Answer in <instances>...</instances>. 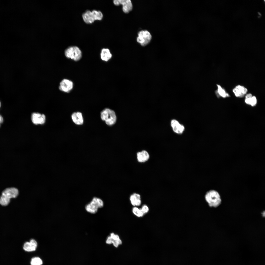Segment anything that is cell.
<instances>
[{"label": "cell", "mask_w": 265, "mask_h": 265, "mask_svg": "<svg viewBox=\"0 0 265 265\" xmlns=\"http://www.w3.org/2000/svg\"><path fill=\"white\" fill-rule=\"evenodd\" d=\"M233 91L236 96L241 98L246 94L248 90L244 86L238 85L233 89Z\"/></svg>", "instance_id": "12"}, {"label": "cell", "mask_w": 265, "mask_h": 265, "mask_svg": "<svg viewBox=\"0 0 265 265\" xmlns=\"http://www.w3.org/2000/svg\"><path fill=\"white\" fill-rule=\"evenodd\" d=\"M19 194L18 189L14 187H8L5 189L2 192L0 197V204L3 206L7 205L12 198H15Z\"/></svg>", "instance_id": "2"}, {"label": "cell", "mask_w": 265, "mask_h": 265, "mask_svg": "<svg viewBox=\"0 0 265 265\" xmlns=\"http://www.w3.org/2000/svg\"><path fill=\"white\" fill-rule=\"evenodd\" d=\"M65 54L67 58L76 61L79 60L82 56L81 51L76 46L69 47L65 50Z\"/></svg>", "instance_id": "5"}, {"label": "cell", "mask_w": 265, "mask_h": 265, "mask_svg": "<svg viewBox=\"0 0 265 265\" xmlns=\"http://www.w3.org/2000/svg\"><path fill=\"white\" fill-rule=\"evenodd\" d=\"M37 243L33 239H31L29 242H26L24 244L23 248L26 251L30 252L35 251L37 247Z\"/></svg>", "instance_id": "13"}, {"label": "cell", "mask_w": 265, "mask_h": 265, "mask_svg": "<svg viewBox=\"0 0 265 265\" xmlns=\"http://www.w3.org/2000/svg\"><path fill=\"white\" fill-rule=\"evenodd\" d=\"M205 199L210 207L216 208L219 206L222 202L221 196L216 190L211 189L205 193Z\"/></svg>", "instance_id": "1"}, {"label": "cell", "mask_w": 265, "mask_h": 265, "mask_svg": "<svg viewBox=\"0 0 265 265\" xmlns=\"http://www.w3.org/2000/svg\"><path fill=\"white\" fill-rule=\"evenodd\" d=\"M217 85L218 87V89L215 92L216 95L218 96L219 95L223 98L229 96V95L228 93L226 92L225 90L222 88L220 85L217 84Z\"/></svg>", "instance_id": "20"}, {"label": "cell", "mask_w": 265, "mask_h": 265, "mask_svg": "<svg viewBox=\"0 0 265 265\" xmlns=\"http://www.w3.org/2000/svg\"><path fill=\"white\" fill-rule=\"evenodd\" d=\"M130 200L131 204L134 206H138L141 204V196L138 193H134L131 195Z\"/></svg>", "instance_id": "14"}, {"label": "cell", "mask_w": 265, "mask_h": 265, "mask_svg": "<svg viewBox=\"0 0 265 265\" xmlns=\"http://www.w3.org/2000/svg\"><path fill=\"white\" fill-rule=\"evenodd\" d=\"M99 208H102L104 206V202L100 198L94 197L93 198L91 201Z\"/></svg>", "instance_id": "21"}, {"label": "cell", "mask_w": 265, "mask_h": 265, "mask_svg": "<svg viewBox=\"0 0 265 265\" xmlns=\"http://www.w3.org/2000/svg\"><path fill=\"white\" fill-rule=\"evenodd\" d=\"M71 117L73 121L76 124L80 125L83 123V118L81 113H74L72 115Z\"/></svg>", "instance_id": "16"}, {"label": "cell", "mask_w": 265, "mask_h": 265, "mask_svg": "<svg viewBox=\"0 0 265 265\" xmlns=\"http://www.w3.org/2000/svg\"><path fill=\"white\" fill-rule=\"evenodd\" d=\"M113 3L116 6L122 5V10L125 13H129L132 8V3L130 0H114Z\"/></svg>", "instance_id": "8"}, {"label": "cell", "mask_w": 265, "mask_h": 265, "mask_svg": "<svg viewBox=\"0 0 265 265\" xmlns=\"http://www.w3.org/2000/svg\"><path fill=\"white\" fill-rule=\"evenodd\" d=\"M136 155L137 161L140 163H144L147 161L150 157L148 153L145 150L138 152Z\"/></svg>", "instance_id": "15"}, {"label": "cell", "mask_w": 265, "mask_h": 265, "mask_svg": "<svg viewBox=\"0 0 265 265\" xmlns=\"http://www.w3.org/2000/svg\"><path fill=\"white\" fill-rule=\"evenodd\" d=\"M43 262L41 259L39 257H35L31 260V265H41Z\"/></svg>", "instance_id": "23"}, {"label": "cell", "mask_w": 265, "mask_h": 265, "mask_svg": "<svg viewBox=\"0 0 265 265\" xmlns=\"http://www.w3.org/2000/svg\"><path fill=\"white\" fill-rule=\"evenodd\" d=\"M106 244L110 245L112 244L116 248H117L122 244V241L120 238L119 236L114 233L112 232L106 238Z\"/></svg>", "instance_id": "7"}, {"label": "cell", "mask_w": 265, "mask_h": 265, "mask_svg": "<svg viewBox=\"0 0 265 265\" xmlns=\"http://www.w3.org/2000/svg\"><path fill=\"white\" fill-rule=\"evenodd\" d=\"M141 209L144 214L148 213L149 210L148 207L146 204L143 205Z\"/></svg>", "instance_id": "24"}, {"label": "cell", "mask_w": 265, "mask_h": 265, "mask_svg": "<svg viewBox=\"0 0 265 265\" xmlns=\"http://www.w3.org/2000/svg\"><path fill=\"white\" fill-rule=\"evenodd\" d=\"M0 106H1V104H0Z\"/></svg>", "instance_id": "26"}, {"label": "cell", "mask_w": 265, "mask_h": 265, "mask_svg": "<svg viewBox=\"0 0 265 265\" xmlns=\"http://www.w3.org/2000/svg\"><path fill=\"white\" fill-rule=\"evenodd\" d=\"M152 36L150 33L147 30H142L138 33L137 38V42L143 46H145L150 42Z\"/></svg>", "instance_id": "6"}, {"label": "cell", "mask_w": 265, "mask_h": 265, "mask_svg": "<svg viewBox=\"0 0 265 265\" xmlns=\"http://www.w3.org/2000/svg\"><path fill=\"white\" fill-rule=\"evenodd\" d=\"M102 119L106 122L108 125H112L115 123L116 117L115 112L113 110L108 108L103 110L101 114Z\"/></svg>", "instance_id": "4"}, {"label": "cell", "mask_w": 265, "mask_h": 265, "mask_svg": "<svg viewBox=\"0 0 265 265\" xmlns=\"http://www.w3.org/2000/svg\"><path fill=\"white\" fill-rule=\"evenodd\" d=\"M245 102L246 104L253 106L256 105L257 100L255 96H252L251 94L249 93L246 95Z\"/></svg>", "instance_id": "18"}, {"label": "cell", "mask_w": 265, "mask_h": 265, "mask_svg": "<svg viewBox=\"0 0 265 265\" xmlns=\"http://www.w3.org/2000/svg\"><path fill=\"white\" fill-rule=\"evenodd\" d=\"M3 121V119L2 116L0 115V127L1 124Z\"/></svg>", "instance_id": "25"}, {"label": "cell", "mask_w": 265, "mask_h": 265, "mask_svg": "<svg viewBox=\"0 0 265 265\" xmlns=\"http://www.w3.org/2000/svg\"><path fill=\"white\" fill-rule=\"evenodd\" d=\"M31 120L33 123L35 124H43L45 121V116L43 114L34 113L32 114Z\"/></svg>", "instance_id": "10"}, {"label": "cell", "mask_w": 265, "mask_h": 265, "mask_svg": "<svg viewBox=\"0 0 265 265\" xmlns=\"http://www.w3.org/2000/svg\"><path fill=\"white\" fill-rule=\"evenodd\" d=\"M83 19L87 24H91L96 20L102 19L103 15L100 11L93 10L92 11H87L82 15Z\"/></svg>", "instance_id": "3"}, {"label": "cell", "mask_w": 265, "mask_h": 265, "mask_svg": "<svg viewBox=\"0 0 265 265\" xmlns=\"http://www.w3.org/2000/svg\"><path fill=\"white\" fill-rule=\"evenodd\" d=\"M85 209L86 211L89 213L94 214L97 212L98 208L91 201L86 205Z\"/></svg>", "instance_id": "17"}, {"label": "cell", "mask_w": 265, "mask_h": 265, "mask_svg": "<svg viewBox=\"0 0 265 265\" xmlns=\"http://www.w3.org/2000/svg\"><path fill=\"white\" fill-rule=\"evenodd\" d=\"M133 213L136 216L140 217H143L144 215L142 211L141 208L136 206H134L132 209Z\"/></svg>", "instance_id": "22"}, {"label": "cell", "mask_w": 265, "mask_h": 265, "mask_svg": "<svg viewBox=\"0 0 265 265\" xmlns=\"http://www.w3.org/2000/svg\"><path fill=\"white\" fill-rule=\"evenodd\" d=\"M171 125L173 131L176 133L181 134L185 130L184 126L176 120H172L171 122Z\"/></svg>", "instance_id": "11"}, {"label": "cell", "mask_w": 265, "mask_h": 265, "mask_svg": "<svg viewBox=\"0 0 265 265\" xmlns=\"http://www.w3.org/2000/svg\"><path fill=\"white\" fill-rule=\"evenodd\" d=\"M73 87V83L72 81L64 79L60 82L59 89L62 92L68 93L72 90Z\"/></svg>", "instance_id": "9"}, {"label": "cell", "mask_w": 265, "mask_h": 265, "mask_svg": "<svg viewBox=\"0 0 265 265\" xmlns=\"http://www.w3.org/2000/svg\"><path fill=\"white\" fill-rule=\"evenodd\" d=\"M101 57L103 61H107L110 59L112 55L108 49L104 48L102 49L101 53Z\"/></svg>", "instance_id": "19"}]
</instances>
